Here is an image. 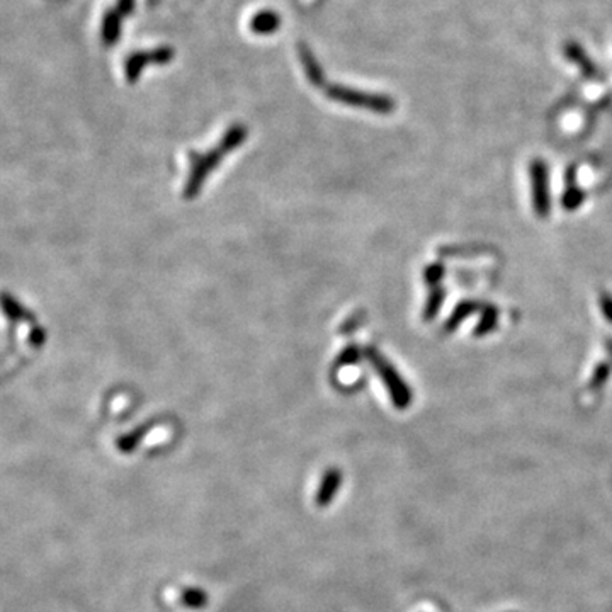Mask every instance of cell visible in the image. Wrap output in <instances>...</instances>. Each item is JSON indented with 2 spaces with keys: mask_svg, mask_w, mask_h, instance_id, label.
Masks as SVG:
<instances>
[{
  "mask_svg": "<svg viewBox=\"0 0 612 612\" xmlns=\"http://www.w3.org/2000/svg\"><path fill=\"white\" fill-rule=\"evenodd\" d=\"M531 177L532 208L539 218H548L551 211V193H549V172L548 165L541 158H534L529 165Z\"/></svg>",
  "mask_w": 612,
  "mask_h": 612,
  "instance_id": "obj_4",
  "label": "cell"
},
{
  "mask_svg": "<svg viewBox=\"0 0 612 612\" xmlns=\"http://www.w3.org/2000/svg\"><path fill=\"white\" fill-rule=\"evenodd\" d=\"M180 602H182V606H186L187 609H202V607L208 606V593H206L204 590L191 587V589L182 590V593H180Z\"/></svg>",
  "mask_w": 612,
  "mask_h": 612,
  "instance_id": "obj_13",
  "label": "cell"
},
{
  "mask_svg": "<svg viewBox=\"0 0 612 612\" xmlns=\"http://www.w3.org/2000/svg\"><path fill=\"white\" fill-rule=\"evenodd\" d=\"M325 94L328 99L346 106L361 107V109L376 112V114H391L394 111V101L385 94H371L364 90L350 89L346 85H325Z\"/></svg>",
  "mask_w": 612,
  "mask_h": 612,
  "instance_id": "obj_3",
  "label": "cell"
},
{
  "mask_svg": "<svg viewBox=\"0 0 612 612\" xmlns=\"http://www.w3.org/2000/svg\"><path fill=\"white\" fill-rule=\"evenodd\" d=\"M478 308H480V305H478L476 302H472V299H468V302L459 303V305L456 306L454 310H452L451 317H449L447 320H445L444 330L445 332H454L456 328H458L459 325H461L463 321L466 320V318L472 317V315L478 310Z\"/></svg>",
  "mask_w": 612,
  "mask_h": 612,
  "instance_id": "obj_12",
  "label": "cell"
},
{
  "mask_svg": "<svg viewBox=\"0 0 612 612\" xmlns=\"http://www.w3.org/2000/svg\"><path fill=\"white\" fill-rule=\"evenodd\" d=\"M609 374H611L609 364H606V362L599 364L595 368V371H593L592 381H590V386H592V388H600V386H602L604 383L607 381Z\"/></svg>",
  "mask_w": 612,
  "mask_h": 612,
  "instance_id": "obj_19",
  "label": "cell"
},
{
  "mask_svg": "<svg viewBox=\"0 0 612 612\" xmlns=\"http://www.w3.org/2000/svg\"><path fill=\"white\" fill-rule=\"evenodd\" d=\"M148 429H151L150 423H148V425L140 427V429L133 430V432L126 434V436L119 437V439H118V449H119V451L125 452V454H128V452L135 451L136 445H138L141 441H143V437L147 436Z\"/></svg>",
  "mask_w": 612,
  "mask_h": 612,
  "instance_id": "obj_14",
  "label": "cell"
},
{
  "mask_svg": "<svg viewBox=\"0 0 612 612\" xmlns=\"http://www.w3.org/2000/svg\"><path fill=\"white\" fill-rule=\"evenodd\" d=\"M298 53H299V60H302V65H303V68H305L306 78L310 81V84L315 85V87H324L325 89V85L327 84H325L324 70H321L320 63H318V60L315 58L313 53H311V50L308 48L305 43H302V45H298Z\"/></svg>",
  "mask_w": 612,
  "mask_h": 612,
  "instance_id": "obj_9",
  "label": "cell"
},
{
  "mask_svg": "<svg viewBox=\"0 0 612 612\" xmlns=\"http://www.w3.org/2000/svg\"><path fill=\"white\" fill-rule=\"evenodd\" d=\"M444 298H445V291H444V289L443 288H434V291L430 293L429 299H427L425 308H423V313H422L423 320L430 321V320H434V318L437 317V313H439L441 306H443V303H444Z\"/></svg>",
  "mask_w": 612,
  "mask_h": 612,
  "instance_id": "obj_16",
  "label": "cell"
},
{
  "mask_svg": "<svg viewBox=\"0 0 612 612\" xmlns=\"http://www.w3.org/2000/svg\"><path fill=\"white\" fill-rule=\"evenodd\" d=\"M497 321H498L497 308H494V306L485 308V311L481 313V317H480V321H478L476 328H474V335L483 337V335L490 334V332L497 327Z\"/></svg>",
  "mask_w": 612,
  "mask_h": 612,
  "instance_id": "obj_15",
  "label": "cell"
},
{
  "mask_svg": "<svg viewBox=\"0 0 612 612\" xmlns=\"http://www.w3.org/2000/svg\"><path fill=\"white\" fill-rule=\"evenodd\" d=\"M116 10L121 14L123 17L129 16V14L135 10V0H118V6H116Z\"/></svg>",
  "mask_w": 612,
  "mask_h": 612,
  "instance_id": "obj_22",
  "label": "cell"
},
{
  "mask_svg": "<svg viewBox=\"0 0 612 612\" xmlns=\"http://www.w3.org/2000/svg\"><path fill=\"white\" fill-rule=\"evenodd\" d=\"M423 277H425L427 284H430L432 288H437L441 282V279L444 277V267L441 266V264H432V266H429L425 269Z\"/></svg>",
  "mask_w": 612,
  "mask_h": 612,
  "instance_id": "obj_18",
  "label": "cell"
},
{
  "mask_svg": "<svg viewBox=\"0 0 612 612\" xmlns=\"http://www.w3.org/2000/svg\"><path fill=\"white\" fill-rule=\"evenodd\" d=\"M366 357H368L371 366L374 368V371L381 378L385 388L388 390V394L394 407L398 410H405L407 407H410L412 400H414L412 388L405 383L400 372L393 368V364L390 361H386V357L383 354H379L376 349H372V347L366 349Z\"/></svg>",
  "mask_w": 612,
  "mask_h": 612,
  "instance_id": "obj_2",
  "label": "cell"
},
{
  "mask_svg": "<svg viewBox=\"0 0 612 612\" xmlns=\"http://www.w3.org/2000/svg\"><path fill=\"white\" fill-rule=\"evenodd\" d=\"M361 359V352L357 347H347L339 357V364L340 366H350V364H356Z\"/></svg>",
  "mask_w": 612,
  "mask_h": 612,
  "instance_id": "obj_21",
  "label": "cell"
},
{
  "mask_svg": "<svg viewBox=\"0 0 612 612\" xmlns=\"http://www.w3.org/2000/svg\"><path fill=\"white\" fill-rule=\"evenodd\" d=\"M585 193L577 186H568L567 191L563 193L561 202H563V208L567 211H575L577 208H580V204L584 202Z\"/></svg>",
  "mask_w": 612,
  "mask_h": 612,
  "instance_id": "obj_17",
  "label": "cell"
},
{
  "mask_svg": "<svg viewBox=\"0 0 612 612\" xmlns=\"http://www.w3.org/2000/svg\"><path fill=\"white\" fill-rule=\"evenodd\" d=\"M600 308H602V313L604 317H606V320L612 324V298L604 295L602 298H600Z\"/></svg>",
  "mask_w": 612,
  "mask_h": 612,
  "instance_id": "obj_23",
  "label": "cell"
},
{
  "mask_svg": "<svg viewBox=\"0 0 612 612\" xmlns=\"http://www.w3.org/2000/svg\"><path fill=\"white\" fill-rule=\"evenodd\" d=\"M279 28H281V17L274 10H260L251 21V31L260 36L274 34Z\"/></svg>",
  "mask_w": 612,
  "mask_h": 612,
  "instance_id": "obj_10",
  "label": "cell"
},
{
  "mask_svg": "<svg viewBox=\"0 0 612 612\" xmlns=\"http://www.w3.org/2000/svg\"><path fill=\"white\" fill-rule=\"evenodd\" d=\"M247 138V128L242 125H235L224 133V136L220 141L218 147L213 148L208 154H191V172L187 177L186 187H184V196L187 199L198 196L201 191L202 182L206 180V177L213 172L220 165V162L226 157L230 151H233L235 148L240 147L244 143V140Z\"/></svg>",
  "mask_w": 612,
  "mask_h": 612,
  "instance_id": "obj_1",
  "label": "cell"
},
{
  "mask_svg": "<svg viewBox=\"0 0 612 612\" xmlns=\"http://www.w3.org/2000/svg\"><path fill=\"white\" fill-rule=\"evenodd\" d=\"M342 481H344L342 472H339V469L335 468L327 469V472L324 473V478H321L320 485H318L317 495H315V503H317L318 507H321V509L330 505L337 495V492H339V488L342 487Z\"/></svg>",
  "mask_w": 612,
  "mask_h": 612,
  "instance_id": "obj_7",
  "label": "cell"
},
{
  "mask_svg": "<svg viewBox=\"0 0 612 612\" xmlns=\"http://www.w3.org/2000/svg\"><path fill=\"white\" fill-rule=\"evenodd\" d=\"M176 53L170 46H160V48L148 50V52H136L128 56L125 63V75L129 84H135L140 78L141 72L147 65H165L173 60Z\"/></svg>",
  "mask_w": 612,
  "mask_h": 612,
  "instance_id": "obj_5",
  "label": "cell"
},
{
  "mask_svg": "<svg viewBox=\"0 0 612 612\" xmlns=\"http://www.w3.org/2000/svg\"><path fill=\"white\" fill-rule=\"evenodd\" d=\"M0 310L14 324H36V315L7 291H0Z\"/></svg>",
  "mask_w": 612,
  "mask_h": 612,
  "instance_id": "obj_6",
  "label": "cell"
},
{
  "mask_svg": "<svg viewBox=\"0 0 612 612\" xmlns=\"http://www.w3.org/2000/svg\"><path fill=\"white\" fill-rule=\"evenodd\" d=\"M121 19L123 16L118 10H107L104 14L103 26H101V38L106 46H114L121 36Z\"/></svg>",
  "mask_w": 612,
  "mask_h": 612,
  "instance_id": "obj_11",
  "label": "cell"
},
{
  "mask_svg": "<svg viewBox=\"0 0 612 612\" xmlns=\"http://www.w3.org/2000/svg\"><path fill=\"white\" fill-rule=\"evenodd\" d=\"M29 344H31L34 349H39V347L45 346V340H46V332L45 328L39 327V325H34L31 327V332H29Z\"/></svg>",
  "mask_w": 612,
  "mask_h": 612,
  "instance_id": "obj_20",
  "label": "cell"
},
{
  "mask_svg": "<svg viewBox=\"0 0 612 612\" xmlns=\"http://www.w3.org/2000/svg\"><path fill=\"white\" fill-rule=\"evenodd\" d=\"M563 53L568 61L575 65L587 78L599 77V68L592 61V58L587 55V52L578 45L577 41H567L563 46Z\"/></svg>",
  "mask_w": 612,
  "mask_h": 612,
  "instance_id": "obj_8",
  "label": "cell"
}]
</instances>
